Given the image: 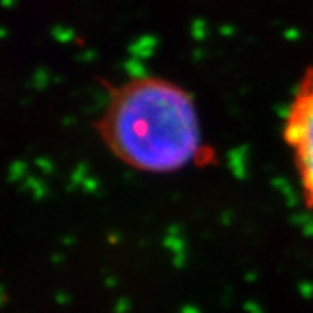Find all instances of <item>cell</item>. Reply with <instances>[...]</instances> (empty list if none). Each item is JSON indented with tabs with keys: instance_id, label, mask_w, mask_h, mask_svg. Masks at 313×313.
<instances>
[{
	"instance_id": "obj_1",
	"label": "cell",
	"mask_w": 313,
	"mask_h": 313,
	"mask_svg": "<svg viewBox=\"0 0 313 313\" xmlns=\"http://www.w3.org/2000/svg\"><path fill=\"white\" fill-rule=\"evenodd\" d=\"M107 87L108 99L94 131L120 164L143 174L169 176L216 162L195 97L181 84L162 75H136Z\"/></svg>"
},
{
	"instance_id": "obj_2",
	"label": "cell",
	"mask_w": 313,
	"mask_h": 313,
	"mask_svg": "<svg viewBox=\"0 0 313 313\" xmlns=\"http://www.w3.org/2000/svg\"><path fill=\"white\" fill-rule=\"evenodd\" d=\"M282 139L291 153L301 198L313 213V66L297 82L282 122Z\"/></svg>"
}]
</instances>
